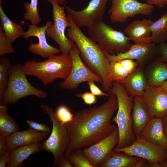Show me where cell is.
Segmentation results:
<instances>
[{"mask_svg": "<svg viewBox=\"0 0 167 167\" xmlns=\"http://www.w3.org/2000/svg\"><path fill=\"white\" fill-rule=\"evenodd\" d=\"M72 66L69 54H62L51 56L43 61H27L23 65V69L27 75L36 78L47 86L57 79L66 80L70 74Z\"/></svg>", "mask_w": 167, "mask_h": 167, "instance_id": "3", "label": "cell"}, {"mask_svg": "<svg viewBox=\"0 0 167 167\" xmlns=\"http://www.w3.org/2000/svg\"><path fill=\"white\" fill-rule=\"evenodd\" d=\"M23 64H11L8 71L7 86L0 105H14L20 99L34 96L44 99L48 96L45 91L36 88L28 80L23 69Z\"/></svg>", "mask_w": 167, "mask_h": 167, "instance_id": "5", "label": "cell"}, {"mask_svg": "<svg viewBox=\"0 0 167 167\" xmlns=\"http://www.w3.org/2000/svg\"><path fill=\"white\" fill-rule=\"evenodd\" d=\"M59 4L64 5L66 4V0H56Z\"/></svg>", "mask_w": 167, "mask_h": 167, "instance_id": "45", "label": "cell"}, {"mask_svg": "<svg viewBox=\"0 0 167 167\" xmlns=\"http://www.w3.org/2000/svg\"><path fill=\"white\" fill-rule=\"evenodd\" d=\"M153 22L150 19L133 20L125 28L124 32L135 43H152L150 28Z\"/></svg>", "mask_w": 167, "mask_h": 167, "instance_id": "17", "label": "cell"}, {"mask_svg": "<svg viewBox=\"0 0 167 167\" xmlns=\"http://www.w3.org/2000/svg\"><path fill=\"white\" fill-rule=\"evenodd\" d=\"M55 113L57 118L63 124L71 121L74 116L69 108L64 105L59 106Z\"/></svg>", "mask_w": 167, "mask_h": 167, "instance_id": "33", "label": "cell"}, {"mask_svg": "<svg viewBox=\"0 0 167 167\" xmlns=\"http://www.w3.org/2000/svg\"><path fill=\"white\" fill-rule=\"evenodd\" d=\"M148 161L146 160L141 158L140 160L135 165L134 167H148Z\"/></svg>", "mask_w": 167, "mask_h": 167, "instance_id": "42", "label": "cell"}, {"mask_svg": "<svg viewBox=\"0 0 167 167\" xmlns=\"http://www.w3.org/2000/svg\"><path fill=\"white\" fill-rule=\"evenodd\" d=\"M150 28L152 42L158 44L167 41V12L153 21Z\"/></svg>", "mask_w": 167, "mask_h": 167, "instance_id": "26", "label": "cell"}, {"mask_svg": "<svg viewBox=\"0 0 167 167\" xmlns=\"http://www.w3.org/2000/svg\"><path fill=\"white\" fill-rule=\"evenodd\" d=\"M142 96L151 118H163L167 114V92L160 86H148Z\"/></svg>", "mask_w": 167, "mask_h": 167, "instance_id": "16", "label": "cell"}, {"mask_svg": "<svg viewBox=\"0 0 167 167\" xmlns=\"http://www.w3.org/2000/svg\"><path fill=\"white\" fill-rule=\"evenodd\" d=\"M75 96L82 100L85 104L89 105L96 104L97 101L96 96L91 92H86L83 93H77Z\"/></svg>", "mask_w": 167, "mask_h": 167, "instance_id": "34", "label": "cell"}, {"mask_svg": "<svg viewBox=\"0 0 167 167\" xmlns=\"http://www.w3.org/2000/svg\"><path fill=\"white\" fill-rule=\"evenodd\" d=\"M38 0H31L30 3L26 2L24 3L26 12L23 14V18L36 26L42 21L38 11Z\"/></svg>", "mask_w": 167, "mask_h": 167, "instance_id": "28", "label": "cell"}, {"mask_svg": "<svg viewBox=\"0 0 167 167\" xmlns=\"http://www.w3.org/2000/svg\"><path fill=\"white\" fill-rule=\"evenodd\" d=\"M109 62L110 77L113 82L122 80L130 75L119 60Z\"/></svg>", "mask_w": 167, "mask_h": 167, "instance_id": "30", "label": "cell"}, {"mask_svg": "<svg viewBox=\"0 0 167 167\" xmlns=\"http://www.w3.org/2000/svg\"><path fill=\"white\" fill-rule=\"evenodd\" d=\"M70 23L67 35L77 47L80 57L86 65L93 72L102 79V87L104 92H108L113 82L110 75V62L104 51L97 43L85 35L80 28L67 15Z\"/></svg>", "mask_w": 167, "mask_h": 167, "instance_id": "2", "label": "cell"}, {"mask_svg": "<svg viewBox=\"0 0 167 167\" xmlns=\"http://www.w3.org/2000/svg\"><path fill=\"white\" fill-rule=\"evenodd\" d=\"M74 167H93L81 150H75L70 152L67 157Z\"/></svg>", "mask_w": 167, "mask_h": 167, "instance_id": "31", "label": "cell"}, {"mask_svg": "<svg viewBox=\"0 0 167 167\" xmlns=\"http://www.w3.org/2000/svg\"><path fill=\"white\" fill-rule=\"evenodd\" d=\"M117 81L121 83L128 94L133 97L142 96L148 87L145 74L141 66L125 78Z\"/></svg>", "mask_w": 167, "mask_h": 167, "instance_id": "20", "label": "cell"}, {"mask_svg": "<svg viewBox=\"0 0 167 167\" xmlns=\"http://www.w3.org/2000/svg\"><path fill=\"white\" fill-rule=\"evenodd\" d=\"M146 3L150 5L156 6L159 8H162L167 5V0H145Z\"/></svg>", "mask_w": 167, "mask_h": 167, "instance_id": "39", "label": "cell"}, {"mask_svg": "<svg viewBox=\"0 0 167 167\" xmlns=\"http://www.w3.org/2000/svg\"><path fill=\"white\" fill-rule=\"evenodd\" d=\"M69 54L72 61L71 69L67 78L59 83V86L62 88L74 91L77 89L81 83L90 81L102 84V78L92 71L84 62L75 43Z\"/></svg>", "mask_w": 167, "mask_h": 167, "instance_id": "9", "label": "cell"}, {"mask_svg": "<svg viewBox=\"0 0 167 167\" xmlns=\"http://www.w3.org/2000/svg\"><path fill=\"white\" fill-rule=\"evenodd\" d=\"M154 6L137 0H112V5L108 13L111 22L123 23L129 18L140 14L149 15L153 11Z\"/></svg>", "mask_w": 167, "mask_h": 167, "instance_id": "10", "label": "cell"}, {"mask_svg": "<svg viewBox=\"0 0 167 167\" xmlns=\"http://www.w3.org/2000/svg\"><path fill=\"white\" fill-rule=\"evenodd\" d=\"M158 52L160 55L159 59L167 64V44L163 42L157 44Z\"/></svg>", "mask_w": 167, "mask_h": 167, "instance_id": "37", "label": "cell"}, {"mask_svg": "<svg viewBox=\"0 0 167 167\" xmlns=\"http://www.w3.org/2000/svg\"><path fill=\"white\" fill-rule=\"evenodd\" d=\"M0 0V25L8 37L13 42L18 38L23 36L24 32L23 27L12 22L4 11Z\"/></svg>", "mask_w": 167, "mask_h": 167, "instance_id": "25", "label": "cell"}, {"mask_svg": "<svg viewBox=\"0 0 167 167\" xmlns=\"http://www.w3.org/2000/svg\"><path fill=\"white\" fill-rule=\"evenodd\" d=\"M139 137L167 149V139L164 131L163 118H151Z\"/></svg>", "mask_w": 167, "mask_h": 167, "instance_id": "19", "label": "cell"}, {"mask_svg": "<svg viewBox=\"0 0 167 167\" xmlns=\"http://www.w3.org/2000/svg\"><path fill=\"white\" fill-rule=\"evenodd\" d=\"M136 137L135 140L129 146L120 148H115L113 151L139 157L149 162H167L166 149L139 136Z\"/></svg>", "mask_w": 167, "mask_h": 167, "instance_id": "11", "label": "cell"}, {"mask_svg": "<svg viewBox=\"0 0 167 167\" xmlns=\"http://www.w3.org/2000/svg\"><path fill=\"white\" fill-rule=\"evenodd\" d=\"M108 92L115 95L118 101L117 112L112 120L117 124L119 133V141L115 148H120L129 146L136 138L133 131L131 115L134 97L128 94L121 83L117 81L113 82Z\"/></svg>", "mask_w": 167, "mask_h": 167, "instance_id": "4", "label": "cell"}, {"mask_svg": "<svg viewBox=\"0 0 167 167\" xmlns=\"http://www.w3.org/2000/svg\"><path fill=\"white\" fill-rule=\"evenodd\" d=\"M141 158L112 151L99 167H134Z\"/></svg>", "mask_w": 167, "mask_h": 167, "instance_id": "24", "label": "cell"}, {"mask_svg": "<svg viewBox=\"0 0 167 167\" xmlns=\"http://www.w3.org/2000/svg\"><path fill=\"white\" fill-rule=\"evenodd\" d=\"M52 24L51 21L48 20L45 25L41 27L32 24L29 25L28 30L24 33L23 38L27 40L31 37L35 36L39 40L38 43L31 42L28 45V49L32 54L48 58L61 52L59 49L52 46L47 42L46 31Z\"/></svg>", "mask_w": 167, "mask_h": 167, "instance_id": "14", "label": "cell"}, {"mask_svg": "<svg viewBox=\"0 0 167 167\" xmlns=\"http://www.w3.org/2000/svg\"><path fill=\"white\" fill-rule=\"evenodd\" d=\"M50 133L37 131L30 128L27 130L17 131L7 138V142L10 150L16 147L41 143L49 135Z\"/></svg>", "mask_w": 167, "mask_h": 167, "instance_id": "18", "label": "cell"}, {"mask_svg": "<svg viewBox=\"0 0 167 167\" xmlns=\"http://www.w3.org/2000/svg\"></svg>", "mask_w": 167, "mask_h": 167, "instance_id": "47", "label": "cell"}, {"mask_svg": "<svg viewBox=\"0 0 167 167\" xmlns=\"http://www.w3.org/2000/svg\"><path fill=\"white\" fill-rule=\"evenodd\" d=\"M119 140L118 127L109 135L81 152L88 159L93 167H99L110 155Z\"/></svg>", "mask_w": 167, "mask_h": 167, "instance_id": "13", "label": "cell"}, {"mask_svg": "<svg viewBox=\"0 0 167 167\" xmlns=\"http://www.w3.org/2000/svg\"><path fill=\"white\" fill-rule=\"evenodd\" d=\"M108 0H91L80 11L66 6L65 9L74 23L79 27L89 28L102 20Z\"/></svg>", "mask_w": 167, "mask_h": 167, "instance_id": "12", "label": "cell"}, {"mask_svg": "<svg viewBox=\"0 0 167 167\" xmlns=\"http://www.w3.org/2000/svg\"><path fill=\"white\" fill-rule=\"evenodd\" d=\"M132 111L133 131L136 137H138L151 118L142 96L134 97Z\"/></svg>", "mask_w": 167, "mask_h": 167, "instance_id": "21", "label": "cell"}, {"mask_svg": "<svg viewBox=\"0 0 167 167\" xmlns=\"http://www.w3.org/2000/svg\"><path fill=\"white\" fill-rule=\"evenodd\" d=\"M160 87L167 92V79L162 84Z\"/></svg>", "mask_w": 167, "mask_h": 167, "instance_id": "44", "label": "cell"}, {"mask_svg": "<svg viewBox=\"0 0 167 167\" xmlns=\"http://www.w3.org/2000/svg\"><path fill=\"white\" fill-rule=\"evenodd\" d=\"M11 64L10 60L5 57L0 58V101L6 90L8 80V71Z\"/></svg>", "mask_w": 167, "mask_h": 167, "instance_id": "29", "label": "cell"}, {"mask_svg": "<svg viewBox=\"0 0 167 167\" xmlns=\"http://www.w3.org/2000/svg\"><path fill=\"white\" fill-rule=\"evenodd\" d=\"M12 42L8 37L0 25V56L15 52Z\"/></svg>", "mask_w": 167, "mask_h": 167, "instance_id": "32", "label": "cell"}, {"mask_svg": "<svg viewBox=\"0 0 167 167\" xmlns=\"http://www.w3.org/2000/svg\"><path fill=\"white\" fill-rule=\"evenodd\" d=\"M29 128L34 129L37 131L50 133L51 129L47 125L43 123H40L32 120H28L26 121Z\"/></svg>", "mask_w": 167, "mask_h": 167, "instance_id": "35", "label": "cell"}, {"mask_svg": "<svg viewBox=\"0 0 167 167\" xmlns=\"http://www.w3.org/2000/svg\"><path fill=\"white\" fill-rule=\"evenodd\" d=\"M7 137L0 135V157L10 151L7 143Z\"/></svg>", "mask_w": 167, "mask_h": 167, "instance_id": "38", "label": "cell"}, {"mask_svg": "<svg viewBox=\"0 0 167 167\" xmlns=\"http://www.w3.org/2000/svg\"><path fill=\"white\" fill-rule=\"evenodd\" d=\"M145 75L148 86L160 87L167 79V64L158 58L151 65Z\"/></svg>", "mask_w": 167, "mask_h": 167, "instance_id": "23", "label": "cell"}, {"mask_svg": "<svg viewBox=\"0 0 167 167\" xmlns=\"http://www.w3.org/2000/svg\"><path fill=\"white\" fill-rule=\"evenodd\" d=\"M8 110L6 105H0V135L7 137L19 129L15 121L8 114Z\"/></svg>", "mask_w": 167, "mask_h": 167, "instance_id": "27", "label": "cell"}, {"mask_svg": "<svg viewBox=\"0 0 167 167\" xmlns=\"http://www.w3.org/2000/svg\"><path fill=\"white\" fill-rule=\"evenodd\" d=\"M58 167H74L67 157H64V159L59 164Z\"/></svg>", "mask_w": 167, "mask_h": 167, "instance_id": "41", "label": "cell"}, {"mask_svg": "<svg viewBox=\"0 0 167 167\" xmlns=\"http://www.w3.org/2000/svg\"><path fill=\"white\" fill-rule=\"evenodd\" d=\"M42 109L49 116L52 128L49 138L41 143V150L51 153L53 156L52 167H58L64 158V154L69 142L68 130L65 124L56 117L55 111L49 106L41 105Z\"/></svg>", "mask_w": 167, "mask_h": 167, "instance_id": "7", "label": "cell"}, {"mask_svg": "<svg viewBox=\"0 0 167 167\" xmlns=\"http://www.w3.org/2000/svg\"><path fill=\"white\" fill-rule=\"evenodd\" d=\"M87 32L89 37L110 55L125 52L131 45L128 36L114 29L102 20L88 28Z\"/></svg>", "mask_w": 167, "mask_h": 167, "instance_id": "6", "label": "cell"}, {"mask_svg": "<svg viewBox=\"0 0 167 167\" xmlns=\"http://www.w3.org/2000/svg\"><path fill=\"white\" fill-rule=\"evenodd\" d=\"M53 7V23L46 31V36L59 46L62 54H69L74 42L66 36L65 32L70 23L65 12L66 4L60 6L56 0H46Z\"/></svg>", "mask_w": 167, "mask_h": 167, "instance_id": "8", "label": "cell"}, {"mask_svg": "<svg viewBox=\"0 0 167 167\" xmlns=\"http://www.w3.org/2000/svg\"><path fill=\"white\" fill-rule=\"evenodd\" d=\"M41 150V143L19 146L10 150L7 167H21L23 161L31 155Z\"/></svg>", "mask_w": 167, "mask_h": 167, "instance_id": "22", "label": "cell"}, {"mask_svg": "<svg viewBox=\"0 0 167 167\" xmlns=\"http://www.w3.org/2000/svg\"><path fill=\"white\" fill-rule=\"evenodd\" d=\"M109 94L107 101L99 106L76 111L72 120L65 124L69 142L64 154L75 150L86 148L105 138L117 127L111 119L118 109V101L114 94Z\"/></svg>", "mask_w": 167, "mask_h": 167, "instance_id": "1", "label": "cell"}, {"mask_svg": "<svg viewBox=\"0 0 167 167\" xmlns=\"http://www.w3.org/2000/svg\"><path fill=\"white\" fill-rule=\"evenodd\" d=\"M165 135L166 137V138H167V134H166Z\"/></svg>", "mask_w": 167, "mask_h": 167, "instance_id": "46", "label": "cell"}, {"mask_svg": "<svg viewBox=\"0 0 167 167\" xmlns=\"http://www.w3.org/2000/svg\"><path fill=\"white\" fill-rule=\"evenodd\" d=\"M157 52H158L157 45L152 42L149 43H135L131 45L126 52L116 55H110L105 52L109 62L128 59L136 61L140 66L151 60Z\"/></svg>", "mask_w": 167, "mask_h": 167, "instance_id": "15", "label": "cell"}, {"mask_svg": "<svg viewBox=\"0 0 167 167\" xmlns=\"http://www.w3.org/2000/svg\"><path fill=\"white\" fill-rule=\"evenodd\" d=\"M10 151L3 156L0 157V167H7L9 161Z\"/></svg>", "mask_w": 167, "mask_h": 167, "instance_id": "40", "label": "cell"}, {"mask_svg": "<svg viewBox=\"0 0 167 167\" xmlns=\"http://www.w3.org/2000/svg\"><path fill=\"white\" fill-rule=\"evenodd\" d=\"M88 85L91 92L93 95L97 96H108L109 94L101 90L95 84V82L90 81L88 82Z\"/></svg>", "mask_w": 167, "mask_h": 167, "instance_id": "36", "label": "cell"}, {"mask_svg": "<svg viewBox=\"0 0 167 167\" xmlns=\"http://www.w3.org/2000/svg\"><path fill=\"white\" fill-rule=\"evenodd\" d=\"M163 127L164 133L167 134V114L163 118Z\"/></svg>", "mask_w": 167, "mask_h": 167, "instance_id": "43", "label": "cell"}]
</instances>
